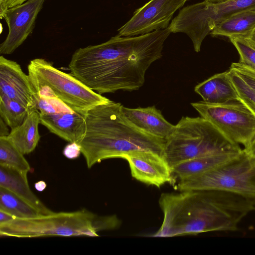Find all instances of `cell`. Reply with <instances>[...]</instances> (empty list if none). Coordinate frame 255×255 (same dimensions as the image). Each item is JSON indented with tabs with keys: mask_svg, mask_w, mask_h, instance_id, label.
Instances as JSON below:
<instances>
[{
	"mask_svg": "<svg viewBox=\"0 0 255 255\" xmlns=\"http://www.w3.org/2000/svg\"><path fill=\"white\" fill-rule=\"evenodd\" d=\"M242 37L255 49V28L250 33Z\"/></svg>",
	"mask_w": 255,
	"mask_h": 255,
	"instance_id": "cell-31",
	"label": "cell"
},
{
	"mask_svg": "<svg viewBox=\"0 0 255 255\" xmlns=\"http://www.w3.org/2000/svg\"><path fill=\"white\" fill-rule=\"evenodd\" d=\"M249 9H255V0H230L218 3L205 0L182 8L168 28L171 33L186 34L194 50L198 52L203 40L216 25L231 15Z\"/></svg>",
	"mask_w": 255,
	"mask_h": 255,
	"instance_id": "cell-7",
	"label": "cell"
},
{
	"mask_svg": "<svg viewBox=\"0 0 255 255\" xmlns=\"http://www.w3.org/2000/svg\"><path fill=\"white\" fill-rule=\"evenodd\" d=\"M120 224V220L116 215H97L94 221V227L98 233L104 230L116 229Z\"/></svg>",
	"mask_w": 255,
	"mask_h": 255,
	"instance_id": "cell-27",
	"label": "cell"
},
{
	"mask_svg": "<svg viewBox=\"0 0 255 255\" xmlns=\"http://www.w3.org/2000/svg\"><path fill=\"white\" fill-rule=\"evenodd\" d=\"M244 150L255 161V138L248 146L244 148Z\"/></svg>",
	"mask_w": 255,
	"mask_h": 255,
	"instance_id": "cell-32",
	"label": "cell"
},
{
	"mask_svg": "<svg viewBox=\"0 0 255 255\" xmlns=\"http://www.w3.org/2000/svg\"><path fill=\"white\" fill-rule=\"evenodd\" d=\"M240 56V62L255 69V49L240 36L229 38Z\"/></svg>",
	"mask_w": 255,
	"mask_h": 255,
	"instance_id": "cell-25",
	"label": "cell"
},
{
	"mask_svg": "<svg viewBox=\"0 0 255 255\" xmlns=\"http://www.w3.org/2000/svg\"><path fill=\"white\" fill-rule=\"evenodd\" d=\"M187 0H150L137 9L118 30L121 36H134L165 29L174 13Z\"/></svg>",
	"mask_w": 255,
	"mask_h": 255,
	"instance_id": "cell-10",
	"label": "cell"
},
{
	"mask_svg": "<svg viewBox=\"0 0 255 255\" xmlns=\"http://www.w3.org/2000/svg\"><path fill=\"white\" fill-rule=\"evenodd\" d=\"M204 102L219 104L240 100L229 71L214 75L194 88Z\"/></svg>",
	"mask_w": 255,
	"mask_h": 255,
	"instance_id": "cell-16",
	"label": "cell"
},
{
	"mask_svg": "<svg viewBox=\"0 0 255 255\" xmlns=\"http://www.w3.org/2000/svg\"><path fill=\"white\" fill-rule=\"evenodd\" d=\"M34 187L36 190L41 192L46 188V184L43 181H39L35 183Z\"/></svg>",
	"mask_w": 255,
	"mask_h": 255,
	"instance_id": "cell-34",
	"label": "cell"
},
{
	"mask_svg": "<svg viewBox=\"0 0 255 255\" xmlns=\"http://www.w3.org/2000/svg\"><path fill=\"white\" fill-rule=\"evenodd\" d=\"M8 126L5 122L0 118V136H7L9 133L8 132Z\"/></svg>",
	"mask_w": 255,
	"mask_h": 255,
	"instance_id": "cell-33",
	"label": "cell"
},
{
	"mask_svg": "<svg viewBox=\"0 0 255 255\" xmlns=\"http://www.w3.org/2000/svg\"><path fill=\"white\" fill-rule=\"evenodd\" d=\"M209 1L214 2V3H218V2H225L227 1H229L230 0H207Z\"/></svg>",
	"mask_w": 255,
	"mask_h": 255,
	"instance_id": "cell-35",
	"label": "cell"
},
{
	"mask_svg": "<svg viewBox=\"0 0 255 255\" xmlns=\"http://www.w3.org/2000/svg\"><path fill=\"white\" fill-rule=\"evenodd\" d=\"M27 68L32 85L48 87L67 106L82 115L109 100L89 88L71 73L57 69L45 59H34Z\"/></svg>",
	"mask_w": 255,
	"mask_h": 255,
	"instance_id": "cell-8",
	"label": "cell"
},
{
	"mask_svg": "<svg viewBox=\"0 0 255 255\" xmlns=\"http://www.w3.org/2000/svg\"><path fill=\"white\" fill-rule=\"evenodd\" d=\"M122 110L132 125L152 136L165 140L173 130L174 125L168 122L154 106L137 108L123 106Z\"/></svg>",
	"mask_w": 255,
	"mask_h": 255,
	"instance_id": "cell-15",
	"label": "cell"
},
{
	"mask_svg": "<svg viewBox=\"0 0 255 255\" xmlns=\"http://www.w3.org/2000/svg\"><path fill=\"white\" fill-rule=\"evenodd\" d=\"M28 0H0V15L6 9L20 4Z\"/></svg>",
	"mask_w": 255,
	"mask_h": 255,
	"instance_id": "cell-29",
	"label": "cell"
},
{
	"mask_svg": "<svg viewBox=\"0 0 255 255\" xmlns=\"http://www.w3.org/2000/svg\"><path fill=\"white\" fill-rule=\"evenodd\" d=\"M242 149L205 119L183 117L165 139L163 156L171 168L194 158Z\"/></svg>",
	"mask_w": 255,
	"mask_h": 255,
	"instance_id": "cell-4",
	"label": "cell"
},
{
	"mask_svg": "<svg viewBox=\"0 0 255 255\" xmlns=\"http://www.w3.org/2000/svg\"></svg>",
	"mask_w": 255,
	"mask_h": 255,
	"instance_id": "cell-36",
	"label": "cell"
},
{
	"mask_svg": "<svg viewBox=\"0 0 255 255\" xmlns=\"http://www.w3.org/2000/svg\"><path fill=\"white\" fill-rule=\"evenodd\" d=\"M15 218H16L9 213L0 210V224L6 223Z\"/></svg>",
	"mask_w": 255,
	"mask_h": 255,
	"instance_id": "cell-30",
	"label": "cell"
},
{
	"mask_svg": "<svg viewBox=\"0 0 255 255\" xmlns=\"http://www.w3.org/2000/svg\"><path fill=\"white\" fill-rule=\"evenodd\" d=\"M192 106L232 142L245 147L255 138V115L240 100L214 104L204 101Z\"/></svg>",
	"mask_w": 255,
	"mask_h": 255,
	"instance_id": "cell-9",
	"label": "cell"
},
{
	"mask_svg": "<svg viewBox=\"0 0 255 255\" xmlns=\"http://www.w3.org/2000/svg\"><path fill=\"white\" fill-rule=\"evenodd\" d=\"M128 163L132 176L157 187L171 182V169L164 156L151 151H137L123 155Z\"/></svg>",
	"mask_w": 255,
	"mask_h": 255,
	"instance_id": "cell-12",
	"label": "cell"
},
{
	"mask_svg": "<svg viewBox=\"0 0 255 255\" xmlns=\"http://www.w3.org/2000/svg\"><path fill=\"white\" fill-rule=\"evenodd\" d=\"M45 0H28L6 9L0 15L8 26V32L0 45V53L10 54L32 33L38 14Z\"/></svg>",
	"mask_w": 255,
	"mask_h": 255,
	"instance_id": "cell-11",
	"label": "cell"
},
{
	"mask_svg": "<svg viewBox=\"0 0 255 255\" xmlns=\"http://www.w3.org/2000/svg\"><path fill=\"white\" fill-rule=\"evenodd\" d=\"M174 185L179 191L219 190L255 199V161L243 149L231 160Z\"/></svg>",
	"mask_w": 255,
	"mask_h": 255,
	"instance_id": "cell-6",
	"label": "cell"
},
{
	"mask_svg": "<svg viewBox=\"0 0 255 255\" xmlns=\"http://www.w3.org/2000/svg\"><path fill=\"white\" fill-rule=\"evenodd\" d=\"M255 28V9L237 12L222 21L210 33L212 36L243 37Z\"/></svg>",
	"mask_w": 255,
	"mask_h": 255,
	"instance_id": "cell-20",
	"label": "cell"
},
{
	"mask_svg": "<svg viewBox=\"0 0 255 255\" xmlns=\"http://www.w3.org/2000/svg\"><path fill=\"white\" fill-rule=\"evenodd\" d=\"M0 210L16 218H29L42 214L26 201L10 191L0 187Z\"/></svg>",
	"mask_w": 255,
	"mask_h": 255,
	"instance_id": "cell-21",
	"label": "cell"
},
{
	"mask_svg": "<svg viewBox=\"0 0 255 255\" xmlns=\"http://www.w3.org/2000/svg\"><path fill=\"white\" fill-rule=\"evenodd\" d=\"M39 112L37 109L29 112L23 123L11 129L7 137L24 155L32 152L40 138L38 131Z\"/></svg>",
	"mask_w": 255,
	"mask_h": 255,
	"instance_id": "cell-19",
	"label": "cell"
},
{
	"mask_svg": "<svg viewBox=\"0 0 255 255\" xmlns=\"http://www.w3.org/2000/svg\"><path fill=\"white\" fill-rule=\"evenodd\" d=\"M28 172L0 165V187L13 192L37 209L42 214H48L50 210L41 201L30 188Z\"/></svg>",
	"mask_w": 255,
	"mask_h": 255,
	"instance_id": "cell-17",
	"label": "cell"
},
{
	"mask_svg": "<svg viewBox=\"0 0 255 255\" xmlns=\"http://www.w3.org/2000/svg\"><path fill=\"white\" fill-rule=\"evenodd\" d=\"M168 27L134 36L117 35L107 41L77 49L69 64L71 73L100 94L134 91L142 87L151 64L162 57Z\"/></svg>",
	"mask_w": 255,
	"mask_h": 255,
	"instance_id": "cell-1",
	"label": "cell"
},
{
	"mask_svg": "<svg viewBox=\"0 0 255 255\" xmlns=\"http://www.w3.org/2000/svg\"><path fill=\"white\" fill-rule=\"evenodd\" d=\"M255 91V69L240 62L232 63L230 69Z\"/></svg>",
	"mask_w": 255,
	"mask_h": 255,
	"instance_id": "cell-26",
	"label": "cell"
},
{
	"mask_svg": "<svg viewBox=\"0 0 255 255\" xmlns=\"http://www.w3.org/2000/svg\"><path fill=\"white\" fill-rule=\"evenodd\" d=\"M63 155L69 159L78 158L81 153V147L77 142H69L64 148Z\"/></svg>",
	"mask_w": 255,
	"mask_h": 255,
	"instance_id": "cell-28",
	"label": "cell"
},
{
	"mask_svg": "<svg viewBox=\"0 0 255 255\" xmlns=\"http://www.w3.org/2000/svg\"><path fill=\"white\" fill-rule=\"evenodd\" d=\"M97 215L85 209L54 212L29 218H15L0 224L1 237H98Z\"/></svg>",
	"mask_w": 255,
	"mask_h": 255,
	"instance_id": "cell-5",
	"label": "cell"
},
{
	"mask_svg": "<svg viewBox=\"0 0 255 255\" xmlns=\"http://www.w3.org/2000/svg\"><path fill=\"white\" fill-rule=\"evenodd\" d=\"M0 95H5L26 107L37 109L34 91L28 75L14 61L0 57Z\"/></svg>",
	"mask_w": 255,
	"mask_h": 255,
	"instance_id": "cell-13",
	"label": "cell"
},
{
	"mask_svg": "<svg viewBox=\"0 0 255 255\" xmlns=\"http://www.w3.org/2000/svg\"><path fill=\"white\" fill-rule=\"evenodd\" d=\"M0 165L28 172L30 166L22 154L7 136H0Z\"/></svg>",
	"mask_w": 255,
	"mask_h": 255,
	"instance_id": "cell-22",
	"label": "cell"
},
{
	"mask_svg": "<svg viewBox=\"0 0 255 255\" xmlns=\"http://www.w3.org/2000/svg\"><path fill=\"white\" fill-rule=\"evenodd\" d=\"M159 204L163 221L151 236L170 237L237 231L255 210V199L219 190H188L163 193Z\"/></svg>",
	"mask_w": 255,
	"mask_h": 255,
	"instance_id": "cell-2",
	"label": "cell"
},
{
	"mask_svg": "<svg viewBox=\"0 0 255 255\" xmlns=\"http://www.w3.org/2000/svg\"><path fill=\"white\" fill-rule=\"evenodd\" d=\"M29 112L18 102L5 95H0V118L11 129L20 125Z\"/></svg>",
	"mask_w": 255,
	"mask_h": 255,
	"instance_id": "cell-23",
	"label": "cell"
},
{
	"mask_svg": "<svg viewBox=\"0 0 255 255\" xmlns=\"http://www.w3.org/2000/svg\"><path fill=\"white\" fill-rule=\"evenodd\" d=\"M40 123L69 142L79 143L86 131L84 116L74 111L40 114Z\"/></svg>",
	"mask_w": 255,
	"mask_h": 255,
	"instance_id": "cell-14",
	"label": "cell"
},
{
	"mask_svg": "<svg viewBox=\"0 0 255 255\" xmlns=\"http://www.w3.org/2000/svg\"><path fill=\"white\" fill-rule=\"evenodd\" d=\"M242 151L205 156L179 163L171 168V183L174 185L180 180L211 170L234 158Z\"/></svg>",
	"mask_w": 255,
	"mask_h": 255,
	"instance_id": "cell-18",
	"label": "cell"
},
{
	"mask_svg": "<svg viewBox=\"0 0 255 255\" xmlns=\"http://www.w3.org/2000/svg\"><path fill=\"white\" fill-rule=\"evenodd\" d=\"M122 106L109 100L84 115L86 131L78 143L88 168L103 160L121 158L137 151H151L163 155L165 140L135 127L124 116Z\"/></svg>",
	"mask_w": 255,
	"mask_h": 255,
	"instance_id": "cell-3",
	"label": "cell"
},
{
	"mask_svg": "<svg viewBox=\"0 0 255 255\" xmlns=\"http://www.w3.org/2000/svg\"><path fill=\"white\" fill-rule=\"evenodd\" d=\"M228 71L240 100L255 115V91L237 74L230 69Z\"/></svg>",
	"mask_w": 255,
	"mask_h": 255,
	"instance_id": "cell-24",
	"label": "cell"
}]
</instances>
